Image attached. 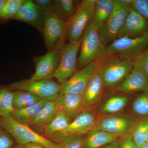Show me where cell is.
I'll use <instances>...</instances> for the list:
<instances>
[{
	"mask_svg": "<svg viewBox=\"0 0 148 148\" xmlns=\"http://www.w3.org/2000/svg\"><path fill=\"white\" fill-rule=\"evenodd\" d=\"M114 8V0H98L93 10L91 21L98 30L110 16Z\"/></svg>",
	"mask_w": 148,
	"mask_h": 148,
	"instance_id": "obj_21",
	"label": "cell"
},
{
	"mask_svg": "<svg viewBox=\"0 0 148 148\" xmlns=\"http://www.w3.org/2000/svg\"><path fill=\"white\" fill-rule=\"evenodd\" d=\"M147 32L148 20L132 8L127 14L117 39L124 37L136 38Z\"/></svg>",
	"mask_w": 148,
	"mask_h": 148,
	"instance_id": "obj_14",
	"label": "cell"
},
{
	"mask_svg": "<svg viewBox=\"0 0 148 148\" xmlns=\"http://www.w3.org/2000/svg\"><path fill=\"white\" fill-rule=\"evenodd\" d=\"M61 87L62 84L50 79L34 82L15 90L27 91L46 101H54L60 95Z\"/></svg>",
	"mask_w": 148,
	"mask_h": 148,
	"instance_id": "obj_13",
	"label": "cell"
},
{
	"mask_svg": "<svg viewBox=\"0 0 148 148\" xmlns=\"http://www.w3.org/2000/svg\"><path fill=\"white\" fill-rule=\"evenodd\" d=\"M119 148H139L132 140L130 133L119 138Z\"/></svg>",
	"mask_w": 148,
	"mask_h": 148,
	"instance_id": "obj_35",
	"label": "cell"
},
{
	"mask_svg": "<svg viewBox=\"0 0 148 148\" xmlns=\"http://www.w3.org/2000/svg\"><path fill=\"white\" fill-rule=\"evenodd\" d=\"M4 130H5L4 129L3 127L0 124V134H1V132H2Z\"/></svg>",
	"mask_w": 148,
	"mask_h": 148,
	"instance_id": "obj_42",
	"label": "cell"
},
{
	"mask_svg": "<svg viewBox=\"0 0 148 148\" xmlns=\"http://www.w3.org/2000/svg\"><path fill=\"white\" fill-rule=\"evenodd\" d=\"M148 131V118H137L130 134L134 143L139 148L146 143Z\"/></svg>",
	"mask_w": 148,
	"mask_h": 148,
	"instance_id": "obj_26",
	"label": "cell"
},
{
	"mask_svg": "<svg viewBox=\"0 0 148 148\" xmlns=\"http://www.w3.org/2000/svg\"><path fill=\"white\" fill-rule=\"evenodd\" d=\"M140 148H148V143H146Z\"/></svg>",
	"mask_w": 148,
	"mask_h": 148,
	"instance_id": "obj_41",
	"label": "cell"
},
{
	"mask_svg": "<svg viewBox=\"0 0 148 148\" xmlns=\"http://www.w3.org/2000/svg\"><path fill=\"white\" fill-rule=\"evenodd\" d=\"M81 43V40L74 43L63 45L59 48L60 61L54 77L61 84L66 82L76 71Z\"/></svg>",
	"mask_w": 148,
	"mask_h": 148,
	"instance_id": "obj_11",
	"label": "cell"
},
{
	"mask_svg": "<svg viewBox=\"0 0 148 148\" xmlns=\"http://www.w3.org/2000/svg\"><path fill=\"white\" fill-rule=\"evenodd\" d=\"M98 68L82 95L84 109H95L102 100L105 87Z\"/></svg>",
	"mask_w": 148,
	"mask_h": 148,
	"instance_id": "obj_16",
	"label": "cell"
},
{
	"mask_svg": "<svg viewBox=\"0 0 148 148\" xmlns=\"http://www.w3.org/2000/svg\"><path fill=\"white\" fill-rule=\"evenodd\" d=\"M13 92L14 110L32 106L42 99L27 91L17 90Z\"/></svg>",
	"mask_w": 148,
	"mask_h": 148,
	"instance_id": "obj_28",
	"label": "cell"
},
{
	"mask_svg": "<svg viewBox=\"0 0 148 148\" xmlns=\"http://www.w3.org/2000/svg\"><path fill=\"white\" fill-rule=\"evenodd\" d=\"M7 1V0H0V11L3 8L5 3H6Z\"/></svg>",
	"mask_w": 148,
	"mask_h": 148,
	"instance_id": "obj_39",
	"label": "cell"
},
{
	"mask_svg": "<svg viewBox=\"0 0 148 148\" xmlns=\"http://www.w3.org/2000/svg\"><path fill=\"white\" fill-rule=\"evenodd\" d=\"M134 62L108 56L99 65V71L105 88L117 86L134 68Z\"/></svg>",
	"mask_w": 148,
	"mask_h": 148,
	"instance_id": "obj_6",
	"label": "cell"
},
{
	"mask_svg": "<svg viewBox=\"0 0 148 148\" xmlns=\"http://www.w3.org/2000/svg\"><path fill=\"white\" fill-rule=\"evenodd\" d=\"M13 148H24V146L21 145H17L14 146Z\"/></svg>",
	"mask_w": 148,
	"mask_h": 148,
	"instance_id": "obj_40",
	"label": "cell"
},
{
	"mask_svg": "<svg viewBox=\"0 0 148 148\" xmlns=\"http://www.w3.org/2000/svg\"><path fill=\"white\" fill-rule=\"evenodd\" d=\"M119 138L112 143L103 146L101 148H119Z\"/></svg>",
	"mask_w": 148,
	"mask_h": 148,
	"instance_id": "obj_37",
	"label": "cell"
},
{
	"mask_svg": "<svg viewBox=\"0 0 148 148\" xmlns=\"http://www.w3.org/2000/svg\"><path fill=\"white\" fill-rule=\"evenodd\" d=\"M107 56L106 47L100 38L98 30L90 20L82 38L77 69L80 70L92 62Z\"/></svg>",
	"mask_w": 148,
	"mask_h": 148,
	"instance_id": "obj_1",
	"label": "cell"
},
{
	"mask_svg": "<svg viewBox=\"0 0 148 148\" xmlns=\"http://www.w3.org/2000/svg\"><path fill=\"white\" fill-rule=\"evenodd\" d=\"M85 136L69 135L64 136L57 144L58 148H81Z\"/></svg>",
	"mask_w": 148,
	"mask_h": 148,
	"instance_id": "obj_31",
	"label": "cell"
},
{
	"mask_svg": "<svg viewBox=\"0 0 148 148\" xmlns=\"http://www.w3.org/2000/svg\"><path fill=\"white\" fill-rule=\"evenodd\" d=\"M132 7L148 21V0H133Z\"/></svg>",
	"mask_w": 148,
	"mask_h": 148,
	"instance_id": "obj_32",
	"label": "cell"
},
{
	"mask_svg": "<svg viewBox=\"0 0 148 148\" xmlns=\"http://www.w3.org/2000/svg\"><path fill=\"white\" fill-rule=\"evenodd\" d=\"M120 137L98 130H93L85 135L81 148H101Z\"/></svg>",
	"mask_w": 148,
	"mask_h": 148,
	"instance_id": "obj_20",
	"label": "cell"
},
{
	"mask_svg": "<svg viewBox=\"0 0 148 148\" xmlns=\"http://www.w3.org/2000/svg\"><path fill=\"white\" fill-rule=\"evenodd\" d=\"M98 0H84L77 7L75 13L67 23V36L69 43L81 40L88 24L92 18L93 10Z\"/></svg>",
	"mask_w": 148,
	"mask_h": 148,
	"instance_id": "obj_8",
	"label": "cell"
},
{
	"mask_svg": "<svg viewBox=\"0 0 148 148\" xmlns=\"http://www.w3.org/2000/svg\"><path fill=\"white\" fill-rule=\"evenodd\" d=\"M148 48V32L136 38H119L106 47L108 56L135 62Z\"/></svg>",
	"mask_w": 148,
	"mask_h": 148,
	"instance_id": "obj_2",
	"label": "cell"
},
{
	"mask_svg": "<svg viewBox=\"0 0 148 148\" xmlns=\"http://www.w3.org/2000/svg\"><path fill=\"white\" fill-rule=\"evenodd\" d=\"M34 2L38 6L43 13L51 10L53 1L52 0H34Z\"/></svg>",
	"mask_w": 148,
	"mask_h": 148,
	"instance_id": "obj_36",
	"label": "cell"
},
{
	"mask_svg": "<svg viewBox=\"0 0 148 148\" xmlns=\"http://www.w3.org/2000/svg\"><path fill=\"white\" fill-rule=\"evenodd\" d=\"M0 124L13 137L18 145L25 146L34 143L47 148H58L56 143L46 139L27 125L16 121L12 118L0 117Z\"/></svg>",
	"mask_w": 148,
	"mask_h": 148,
	"instance_id": "obj_5",
	"label": "cell"
},
{
	"mask_svg": "<svg viewBox=\"0 0 148 148\" xmlns=\"http://www.w3.org/2000/svg\"><path fill=\"white\" fill-rule=\"evenodd\" d=\"M129 98L124 95H117L108 98L101 106L98 112L101 114H117L127 106Z\"/></svg>",
	"mask_w": 148,
	"mask_h": 148,
	"instance_id": "obj_25",
	"label": "cell"
},
{
	"mask_svg": "<svg viewBox=\"0 0 148 148\" xmlns=\"http://www.w3.org/2000/svg\"><path fill=\"white\" fill-rule=\"evenodd\" d=\"M67 23L52 10L43 14L42 34L48 51L63 45L62 41L67 36Z\"/></svg>",
	"mask_w": 148,
	"mask_h": 148,
	"instance_id": "obj_7",
	"label": "cell"
},
{
	"mask_svg": "<svg viewBox=\"0 0 148 148\" xmlns=\"http://www.w3.org/2000/svg\"><path fill=\"white\" fill-rule=\"evenodd\" d=\"M133 0H114L110 16L98 30L102 42L106 47L116 40L127 14L132 8Z\"/></svg>",
	"mask_w": 148,
	"mask_h": 148,
	"instance_id": "obj_3",
	"label": "cell"
},
{
	"mask_svg": "<svg viewBox=\"0 0 148 148\" xmlns=\"http://www.w3.org/2000/svg\"><path fill=\"white\" fill-rule=\"evenodd\" d=\"M58 112L55 101H47L34 119L27 125L40 134L42 129L53 120Z\"/></svg>",
	"mask_w": 148,
	"mask_h": 148,
	"instance_id": "obj_19",
	"label": "cell"
},
{
	"mask_svg": "<svg viewBox=\"0 0 148 148\" xmlns=\"http://www.w3.org/2000/svg\"><path fill=\"white\" fill-rule=\"evenodd\" d=\"M73 0H54L52 9L62 20L68 23L74 16L77 7Z\"/></svg>",
	"mask_w": 148,
	"mask_h": 148,
	"instance_id": "obj_24",
	"label": "cell"
},
{
	"mask_svg": "<svg viewBox=\"0 0 148 148\" xmlns=\"http://www.w3.org/2000/svg\"><path fill=\"white\" fill-rule=\"evenodd\" d=\"M24 148H50L46 147L44 146L41 145L39 144L30 143L24 146Z\"/></svg>",
	"mask_w": 148,
	"mask_h": 148,
	"instance_id": "obj_38",
	"label": "cell"
},
{
	"mask_svg": "<svg viewBox=\"0 0 148 148\" xmlns=\"http://www.w3.org/2000/svg\"><path fill=\"white\" fill-rule=\"evenodd\" d=\"M25 0H7L0 11V23L12 19Z\"/></svg>",
	"mask_w": 148,
	"mask_h": 148,
	"instance_id": "obj_29",
	"label": "cell"
},
{
	"mask_svg": "<svg viewBox=\"0 0 148 148\" xmlns=\"http://www.w3.org/2000/svg\"><path fill=\"white\" fill-rule=\"evenodd\" d=\"M14 92L6 87H0V117L12 118L13 108Z\"/></svg>",
	"mask_w": 148,
	"mask_h": 148,
	"instance_id": "obj_27",
	"label": "cell"
},
{
	"mask_svg": "<svg viewBox=\"0 0 148 148\" xmlns=\"http://www.w3.org/2000/svg\"><path fill=\"white\" fill-rule=\"evenodd\" d=\"M146 143H148V131L146 136Z\"/></svg>",
	"mask_w": 148,
	"mask_h": 148,
	"instance_id": "obj_43",
	"label": "cell"
},
{
	"mask_svg": "<svg viewBox=\"0 0 148 148\" xmlns=\"http://www.w3.org/2000/svg\"><path fill=\"white\" fill-rule=\"evenodd\" d=\"M99 115L95 109H84L71 122L66 129L54 135L51 141L57 144L66 135L85 136L94 129Z\"/></svg>",
	"mask_w": 148,
	"mask_h": 148,
	"instance_id": "obj_9",
	"label": "cell"
},
{
	"mask_svg": "<svg viewBox=\"0 0 148 148\" xmlns=\"http://www.w3.org/2000/svg\"><path fill=\"white\" fill-rule=\"evenodd\" d=\"M137 118L128 115L118 113L100 114L93 130H102L120 137L130 133Z\"/></svg>",
	"mask_w": 148,
	"mask_h": 148,
	"instance_id": "obj_10",
	"label": "cell"
},
{
	"mask_svg": "<svg viewBox=\"0 0 148 148\" xmlns=\"http://www.w3.org/2000/svg\"><path fill=\"white\" fill-rule=\"evenodd\" d=\"M125 93L148 91V75L140 69L133 68L125 79L116 86Z\"/></svg>",
	"mask_w": 148,
	"mask_h": 148,
	"instance_id": "obj_17",
	"label": "cell"
},
{
	"mask_svg": "<svg viewBox=\"0 0 148 148\" xmlns=\"http://www.w3.org/2000/svg\"><path fill=\"white\" fill-rule=\"evenodd\" d=\"M60 55V49L56 48L48 51L47 53L42 56L34 57V62L35 65V72L32 76L29 79L11 84L7 87L10 90L14 91L18 88L34 82L54 77L59 65Z\"/></svg>",
	"mask_w": 148,
	"mask_h": 148,
	"instance_id": "obj_4",
	"label": "cell"
},
{
	"mask_svg": "<svg viewBox=\"0 0 148 148\" xmlns=\"http://www.w3.org/2000/svg\"><path fill=\"white\" fill-rule=\"evenodd\" d=\"M55 102L58 112L65 114L71 121L84 109L82 95H59Z\"/></svg>",
	"mask_w": 148,
	"mask_h": 148,
	"instance_id": "obj_18",
	"label": "cell"
},
{
	"mask_svg": "<svg viewBox=\"0 0 148 148\" xmlns=\"http://www.w3.org/2000/svg\"><path fill=\"white\" fill-rule=\"evenodd\" d=\"M98 67L97 61H94L76 71L66 82L62 84L59 95H82Z\"/></svg>",
	"mask_w": 148,
	"mask_h": 148,
	"instance_id": "obj_12",
	"label": "cell"
},
{
	"mask_svg": "<svg viewBox=\"0 0 148 148\" xmlns=\"http://www.w3.org/2000/svg\"><path fill=\"white\" fill-rule=\"evenodd\" d=\"M71 122L65 114L58 112L53 120L42 129L40 135L51 141L54 135L66 129Z\"/></svg>",
	"mask_w": 148,
	"mask_h": 148,
	"instance_id": "obj_23",
	"label": "cell"
},
{
	"mask_svg": "<svg viewBox=\"0 0 148 148\" xmlns=\"http://www.w3.org/2000/svg\"><path fill=\"white\" fill-rule=\"evenodd\" d=\"M132 110L137 118H148V91L138 95L132 105Z\"/></svg>",
	"mask_w": 148,
	"mask_h": 148,
	"instance_id": "obj_30",
	"label": "cell"
},
{
	"mask_svg": "<svg viewBox=\"0 0 148 148\" xmlns=\"http://www.w3.org/2000/svg\"><path fill=\"white\" fill-rule=\"evenodd\" d=\"M16 145L13 137L6 130L0 134V148H13Z\"/></svg>",
	"mask_w": 148,
	"mask_h": 148,
	"instance_id": "obj_33",
	"label": "cell"
},
{
	"mask_svg": "<svg viewBox=\"0 0 148 148\" xmlns=\"http://www.w3.org/2000/svg\"><path fill=\"white\" fill-rule=\"evenodd\" d=\"M12 20L25 22L42 33L43 13L32 0H25Z\"/></svg>",
	"mask_w": 148,
	"mask_h": 148,
	"instance_id": "obj_15",
	"label": "cell"
},
{
	"mask_svg": "<svg viewBox=\"0 0 148 148\" xmlns=\"http://www.w3.org/2000/svg\"><path fill=\"white\" fill-rule=\"evenodd\" d=\"M47 101L42 99L32 106L14 110L12 118L18 122L27 124L34 119Z\"/></svg>",
	"mask_w": 148,
	"mask_h": 148,
	"instance_id": "obj_22",
	"label": "cell"
},
{
	"mask_svg": "<svg viewBox=\"0 0 148 148\" xmlns=\"http://www.w3.org/2000/svg\"><path fill=\"white\" fill-rule=\"evenodd\" d=\"M134 68L142 70L148 75V48L134 62Z\"/></svg>",
	"mask_w": 148,
	"mask_h": 148,
	"instance_id": "obj_34",
	"label": "cell"
}]
</instances>
